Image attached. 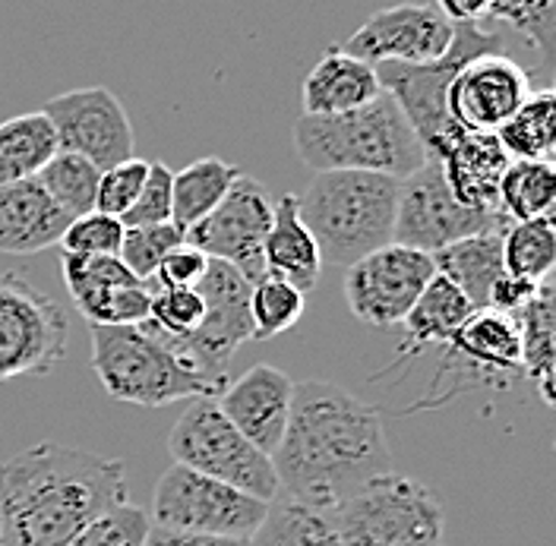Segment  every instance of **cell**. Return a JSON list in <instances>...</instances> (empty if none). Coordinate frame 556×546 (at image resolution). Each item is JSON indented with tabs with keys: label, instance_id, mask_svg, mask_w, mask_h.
Returning a JSON list of instances; mask_svg holds the SVG:
<instances>
[{
	"label": "cell",
	"instance_id": "13",
	"mask_svg": "<svg viewBox=\"0 0 556 546\" xmlns=\"http://www.w3.org/2000/svg\"><path fill=\"white\" fill-rule=\"evenodd\" d=\"M437 275L433 256L402 243H389L348 266L345 301L354 319L374 329L405 322L427 281Z\"/></svg>",
	"mask_w": 556,
	"mask_h": 546
},
{
	"label": "cell",
	"instance_id": "16",
	"mask_svg": "<svg viewBox=\"0 0 556 546\" xmlns=\"http://www.w3.org/2000/svg\"><path fill=\"white\" fill-rule=\"evenodd\" d=\"M531 96V76L506 51L468 58L446 86V114L462 134H496Z\"/></svg>",
	"mask_w": 556,
	"mask_h": 546
},
{
	"label": "cell",
	"instance_id": "1",
	"mask_svg": "<svg viewBox=\"0 0 556 546\" xmlns=\"http://www.w3.org/2000/svg\"><path fill=\"white\" fill-rule=\"evenodd\" d=\"M273 468L281 496L326 515L367 480L392 471L380 410L336 382L294 385Z\"/></svg>",
	"mask_w": 556,
	"mask_h": 546
},
{
	"label": "cell",
	"instance_id": "34",
	"mask_svg": "<svg viewBox=\"0 0 556 546\" xmlns=\"http://www.w3.org/2000/svg\"><path fill=\"white\" fill-rule=\"evenodd\" d=\"M35 177L70 218H79L96 208V190H99L102 172L92 162H86L83 155L58 152Z\"/></svg>",
	"mask_w": 556,
	"mask_h": 546
},
{
	"label": "cell",
	"instance_id": "29",
	"mask_svg": "<svg viewBox=\"0 0 556 546\" xmlns=\"http://www.w3.org/2000/svg\"><path fill=\"white\" fill-rule=\"evenodd\" d=\"M58 155V137L51 120L33 111L0 124V187L29 180Z\"/></svg>",
	"mask_w": 556,
	"mask_h": 546
},
{
	"label": "cell",
	"instance_id": "14",
	"mask_svg": "<svg viewBox=\"0 0 556 546\" xmlns=\"http://www.w3.org/2000/svg\"><path fill=\"white\" fill-rule=\"evenodd\" d=\"M273 200L260 180L241 174L225 200L208 212L206 218L190 228L184 240L206 253L208 259H222L235 266L253 284L266 275L263 266V243L273 225Z\"/></svg>",
	"mask_w": 556,
	"mask_h": 546
},
{
	"label": "cell",
	"instance_id": "17",
	"mask_svg": "<svg viewBox=\"0 0 556 546\" xmlns=\"http://www.w3.org/2000/svg\"><path fill=\"white\" fill-rule=\"evenodd\" d=\"M455 23L437 3H395L367 16V23L345 41L348 54L380 64H433L455 41Z\"/></svg>",
	"mask_w": 556,
	"mask_h": 546
},
{
	"label": "cell",
	"instance_id": "32",
	"mask_svg": "<svg viewBox=\"0 0 556 546\" xmlns=\"http://www.w3.org/2000/svg\"><path fill=\"white\" fill-rule=\"evenodd\" d=\"M554 162H509L500 180V212L509 221H528L554 215Z\"/></svg>",
	"mask_w": 556,
	"mask_h": 546
},
{
	"label": "cell",
	"instance_id": "38",
	"mask_svg": "<svg viewBox=\"0 0 556 546\" xmlns=\"http://www.w3.org/2000/svg\"><path fill=\"white\" fill-rule=\"evenodd\" d=\"M180 243H184V231L174 228L172 221L146 225V228H124V240H121L117 256L124 259V266L137 275L139 281H149L159 269V263Z\"/></svg>",
	"mask_w": 556,
	"mask_h": 546
},
{
	"label": "cell",
	"instance_id": "25",
	"mask_svg": "<svg viewBox=\"0 0 556 546\" xmlns=\"http://www.w3.org/2000/svg\"><path fill=\"white\" fill-rule=\"evenodd\" d=\"M433 266L471 301V307L486 309L493 284L506 272L503 269V231H484V234L455 240L433 253Z\"/></svg>",
	"mask_w": 556,
	"mask_h": 546
},
{
	"label": "cell",
	"instance_id": "40",
	"mask_svg": "<svg viewBox=\"0 0 556 546\" xmlns=\"http://www.w3.org/2000/svg\"><path fill=\"white\" fill-rule=\"evenodd\" d=\"M172 177L174 172L165 162H149V174L142 180L137 203L121 215L124 228H146L172 221Z\"/></svg>",
	"mask_w": 556,
	"mask_h": 546
},
{
	"label": "cell",
	"instance_id": "35",
	"mask_svg": "<svg viewBox=\"0 0 556 546\" xmlns=\"http://www.w3.org/2000/svg\"><path fill=\"white\" fill-rule=\"evenodd\" d=\"M307 307V297L273 275H263L250 288V319H253V342H269L288 332Z\"/></svg>",
	"mask_w": 556,
	"mask_h": 546
},
{
	"label": "cell",
	"instance_id": "37",
	"mask_svg": "<svg viewBox=\"0 0 556 546\" xmlns=\"http://www.w3.org/2000/svg\"><path fill=\"white\" fill-rule=\"evenodd\" d=\"M152 518L146 509L121 503L96 515L67 546H146Z\"/></svg>",
	"mask_w": 556,
	"mask_h": 546
},
{
	"label": "cell",
	"instance_id": "22",
	"mask_svg": "<svg viewBox=\"0 0 556 546\" xmlns=\"http://www.w3.org/2000/svg\"><path fill=\"white\" fill-rule=\"evenodd\" d=\"M430 158L440 162L458 203L481 212H500V180L509 155L493 134H458L440 155Z\"/></svg>",
	"mask_w": 556,
	"mask_h": 546
},
{
	"label": "cell",
	"instance_id": "11",
	"mask_svg": "<svg viewBox=\"0 0 556 546\" xmlns=\"http://www.w3.org/2000/svg\"><path fill=\"white\" fill-rule=\"evenodd\" d=\"M250 281L235 266L222 259H208L206 275L200 278L197 291L203 297L200 326L177 342H165L174 354H180L193 370L212 379L215 385H228V364L243 344L253 342V319H250ZM152 335V332H149Z\"/></svg>",
	"mask_w": 556,
	"mask_h": 546
},
{
	"label": "cell",
	"instance_id": "5",
	"mask_svg": "<svg viewBox=\"0 0 556 546\" xmlns=\"http://www.w3.org/2000/svg\"><path fill=\"white\" fill-rule=\"evenodd\" d=\"M92 370L114 402L165 408L184 398H215L222 385L193 370L142 326H89Z\"/></svg>",
	"mask_w": 556,
	"mask_h": 546
},
{
	"label": "cell",
	"instance_id": "26",
	"mask_svg": "<svg viewBox=\"0 0 556 546\" xmlns=\"http://www.w3.org/2000/svg\"><path fill=\"white\" fill-rule=\"evenodd\" d=\"M519 329L521 376L531 379L544 405H554L556 373V291L547 281L538 284L534 297L513 316Z\"/></svg>",
	"mask_w": 556,
	"mask_h": 546
},
{
	"label": "cell",
	"instance_id": "31",
	"mask_svg": "<svg viewBox=\"0 0 556 546\" xmlns=\"http://www.w3.org/2000/svg\"><path fill=\"white\" fill-rule=\"evenodd\" d=\"M556 263L554 215L509 221L503 231V269L531 284L547 281Z\"/></svg>",
	"mask_w": 556,
	"mask_h": 546
},
{
	"label": "cell",
	"instance_id": "7",
	"mask_svg": "<svg viewBox=\"0 0 556 546\" xmlns=\"http://www.w3.org/2000/svg\"><path fill=\"white\" fill-rule=\"evenodd\" d=\"M168 452L174 465L222 480L263 503H273L278 496L273 458L243 436L218 410L215 398H197L180 414L168 436Z\"/></svg>",
	"mask_w": 556,
	"mask_h": 546
},
{
	"label": "cell",
	"instance_id": "2",
	"mask_svg": "<svg viewBox=\"0 0 556 546\" xmlns=\"http://www.w3.org/2000/svg\"><path fill=\"white\" fill-rule=\"evenodd\" d=\"M127 496L124 461L38 443L0 465V546H67L96 515Z\"/></svg>",
	"mask_w": 556,
	"mask_h": 546
},
{
	"label": "cell",
	"instance_id": "33",
	"mask_svg": "<svg viewBox=\"0 0 556 546\" xmlns=\"http://www.w3.org/2000/svg\"><path fill=\"white\" fill-rule=\"evenodd\" d=\"M339 537L329 524V518L316 509H307L288 496L278 493L269 503V512L256 534L250 537V546H336Z\"/></svg>",
	"mask_w": 556,
	"mask_h": 546
},
{
	"label": "cell",
	"instance_id": "15",
	"mask_svg": "<svg viewBox=\"0 0 556 546\" xmlns=\"http://www.w3.org/2000/svg\"><path fill=\"white\" fill-rule=\"evenodd\" d=\"M41 114L51 120L58 152H73L99 172L134 155V127L127 107L108 86L70 89L45 102Z\"/></svg>",
	"mask_w": 556,
	"mask_h": 546
},
{
	"label": "cell",
	"instance_id": "21",
	"mask_svg": "<svg viewBox=\"0 0 556 546\" xmlns=\"http://www.w3.org/2000/svg\"><path fill=\"white\" fill-rule=\"evenodd\" d=\"M70 221L73 218L48 196L38 177L0 187V253H41L61 243Z\"/></svg>",
	"mask_w": 556,
	"mask_h": 546
},
{
	"label": "cell",
	"instance_id": "18",
	"mask_svg": "<svg viewBox=\"0 0 556 546\" xmlns=\"http://www.w3.org/2000/svg\"><path fill=\"white\" fill-rule=\"evenodd\" d=\"M61 272L76 309L89 326H139L149 319V284L121 256H70Z\"/></svg>",
	"mask_w": 556,
	"mask_h": 546
},
{
	"label": "cell",
	"instance_id": "9",
	"mask_svg": "<svg viewBox=\"0 0 556 546\" xmlns=\"http://www.w3.org/2000/svg\"><path fill=\"white\" fill-rule=\"evenodd\" d=\"M484 51H503V38L496 33H486L484 26H458L452 48L440 61L417 64V67H408V64L377 67L382 89L405 111L427 155H440L452 139L462 134L455 130V124L446 114V86H450L452 73L468 58L484 54Z\"/></svg>",
	"mask_w": 556,
	"mask_h": 546
},
{
	"label": "cell",
	"instance_id": "4",
	"mask_svg": "<svg viewBox=\"0 0 556 546\" xmlns=\"http://www.w3.org/2000/svg\"><path fill=\"white\" fill-rule=\"evenodd\" d=\"M399 177L377 172H319L298 196V215L323 263L354 266L395 234Z\"/></svg>",
	"mask_w": 556,
	"mask_h": 546
},
{
	"label": "cell",
	"instance_id": "42",
	"mask_svg": "<svg viewBox=\"0 0 556 546\" xmlns=\"http://www.w3.org/2000/svg\"><path fill=\"white\" fill-rule=\"evenodd\" d=\"M206 253H200L197 246H190L184 240L180 246H174L172 253L159 263L155 275L149 278V284H159V288H197L200 278L206 275Z\"/></svg>",
	"mask_w": 556,
	"mask_h": 546
},
{
	"label": "cell",
	"instance_id": "44",
	"mask_svg": "<svg viewBox=\"0 0 556 546\" xmlns=\"http://www.w3.org/2000/svg\"><path fill=\"white\" fill-rule=\"evenodd\" d=\"M146 546H250V541L238 537H208V534H184V531H168V528H155L149 531Z\"/></svg>",
	"mask_w": 556,
	"mask_h": 546
},
{
	"label": "cell",
	"instance_id": "28",
	"mask_svg": "<svg viewBox=\"0 0 556 546\" xmlns=\"http://www.w3.org/2000/svg\"><path fill=\"white\" fill-rule=\"evenodd\" d=\"M471 313H475L471 301L452 284L450 278L437 272L427 281V288L420 291L415 307L408 309V316H405V332H408L412 351H420L427 344H443L446 347Z\"/></svg>",
	"mask_w": 556,
	"mask_h": 546
},
{
	"label": "cell",
	"instance_id": "41",
	"mask_svg": "<svg viewBox=\"0 0 556 546\" xmlns=\"http://www.w3.org/2000/svg\"><path fill=\"white\" fill-rule=\"evenodd\" d=\"M146 174H149V162H142L137 155H130L121 165L104 168L99 177V190H96V212L121 218L130 205L137 203Z\"/></svg>",
	"mask_w": 556,
	"mask_h": 546
},
{
	"label": "cell",
	"instance_id": "36",
	"mask_svg": "<svg viewBox=\"0 0 556 546\" xmlns=\"http://www.w3.org/2000/svg\"><path fill=\"white\" fill-rule=\"evenodd\" d=\"M490 16L506 23L541 54L544 76L554 67L556 41V0H493Z\"/></svg>",
	"mask_w": 556,
	"mask_h": 546
},
{
	"label": "cell",
	"instance_id": "12",
	"mask_svg": "<svg viewBox=\"0 0 556 546\" xmlns=\"http://www.w3.org/2000/svg\"><path fill=\"white\" fill-rule=\"evenodd\" d=\"M509 218L503 212H481L468 208L452 196L450 183L437 158L408 174L399 183V208H395V234L392 243L437 253L455 240L484 234V231H506Z\"/></svg>",
	"mask_w": 556,
	"mask_h": 546
},
{
	"label": "cell",
	"instance_id": "45",
	"mask_svg": "<svg viewBox=\"0 0 556 546\" xmlns=\"http://www.w3.org/2000/svg\"><path fill=\"white\" fill-rule=\"evenodd\" d=\"M493 0H437V10L455 26H481L490 16Z\"/></svg>",
	"mask_w": 556,
	"mask_h": 546
},
{
	"label": "cell",
	"instance_id": "3",
	"mask_svg": "<svg viewBox=\"0 0 556 546\" xmlns=\"http://www.w3.org/2000/svg\"><path fill=\"white\" fill-rule=\"evenodd\" d=\"M294 152L316 174L377 172L399 180L427 162L412 120L386 89L370 104L345 114H301L294 124Z\"/></svg>",
	"mask_w": 556,
	"mask_h": 546
},
{
	"label": "cell",
	"instance_id": "24",
	"mask_svg": "<svg viewBox=\"0 0 556 546\" xmlns=\"http://www.w3.org/2000/svg\"><path fill=\"white\" fill-rule=\"evenodd\" d=\"M263 266H266V275L294 284L301 294L313 291L319 281L323 256L307 225L298 215L294 193H281L278 203L273 205V225L263 243Z\"/></svg>",
	"mask_w": 556,
	"mask_h": 546
},
{
	"label": "cell",
	"instance_id": "23",
	"mask_svg": "<svg viewBox=\"0 0 556 546\" xmlns=\"http://www.w3.org/2000/svg\"><path fill=\"white\" fill-rule=\"evenodd\" d=\"M380 92L374 64L348 54L345 48H329L301 82V107L311 117H332L370 104Z\"/></svg>",
	"mask_w": 556,
	"mask_h": 546
},
{
	"label": "cell",
	"instance_id": "43",
	"mask_svg": "<svg viewBox=\"0 0 556 546\" xmlns=\"http://www.w3.org/2000/svg\"><path fill=\"white\" fill-rule=\"evenodd\" d=\"M534 291H538V284H531V281H525V278H516V275H506L493 284V294H490V307L486 309H496V313H506V316H516L531 297H534Z\"/></svg>",
	"mask_w": 556,
	"mask_h": 546
},
{
	"label": "cell",
	"instance_id": "6",
	"mask_svg": "<svg viewBox=\"0 0 556 546\" xmlns=\"http://www.w3.org/2000/svg\"><path fill=\"white\" fill-rule=\"evenodd\" d=\"M326 518L342 546H450L437 493L395 471L367 480Z\"/></svg>",
	"mask_w": 556,
	"mask_h": 546
},
{
	"label": "cell",
	"instance_id": "10",
	"mask_svg": "<svg viewBox=\"0 0 556 546\" xmlns=\"http://www.w3.org/2000/svg\"><path fill=\"white\" fill-rule=\"evenodd\" d=\"M67 354V316L20 272H0V382L48 376Z\"/></svg>",
	"mask_w": 556,
	"mask_h": 546
},
{
	"label": "cell",
	"instance_id": "39",
	"mask_svg": "<svg viewBox=\"0 0 556 546\" xmlns=\"http://www.w3.org/2000/svg\"><path fill=\"white\" fill-rule=\"evenodd\" d=\"M121 240H124L121 218L92 208L70 221L64 238H61V250L70 256H117Z\"/></svg>",
	"mask_w": 556,
	"mask_h": 546
},
{
	"label": "cell",
	"instance_id": "30",
	"mask_svg": "<svg viewBox=\"0 0 556 546\" xmlns=\"http://www.w3.org/2000/svg\"><path fill=\"white\" fill-rule=\"evenodd\" d=\"M556 96L554 89L531 92L528 102L493 134L509 162H554L556 152Z\"/></svg>",
	"mask_w": 556,
	"mask_h": 546
},
{
	"label": "cell",
	"instance_id": "8",
	"mask_svg": "<svg viewBox=\"0 0 556 546\" xmlns=\"http://www.w3.org/2000/svg\"><path fill=\"white\" fill-rule=\"evenodd\" d=\"M266 512L269 503L184 465H172L159 478L152 496V524L184 534L250 541Z\"/></svg>",
	"mask_w": 556,
	"mask_h": 546
},
{
	"label": "cell",
	"instance_id": "20",
	"mask_svg": "<svg viewBox=\"0 0 556 546\" xmlns=\"http://www.w3.org/2000/svg\"><path fill=\"white\" fill-rule=\"evenodd\" d=\"M446 347L458 360V373H471L475 385L503 389L521 376L519 329L506 313L475 309Z\"/></svg>",
	"mask_w": 556,
	"mask_h": 546
},
{
	"label": "cell",
	"instance_id": "27",
	"mask_svg": "<svg viewBox=\"0 0 556 546\" xmlns=\"http://www.w3.org/2000/svg\"><path fill=\"white\" fill-rule=\"evenodd\" d=\"M238 165H228L215 155L197 158L172 177V225L184 234L197 228L215 205L225 200L231 183L241 177Z\"/></svg>",
	"mask_w": 556,
	"mask_h": 546
},
{
	"label": "cell",
	"instance_id": "19",
	"mask_svg": "<svg viewBox=\"0 0 556 546\" xmlns=\"http://www.w3.org/2000/svg\"><path fill=\"white\" fill-rule=\"evenodd\" d=\"M291 398L294 382L288 373H281L273 364H256L241 379L228 382L215 395V405L250 443L273 458L288 427Z\"/></svg>",
	"mask_w": 556,
	"mask_h": 546
}]
</instances>
